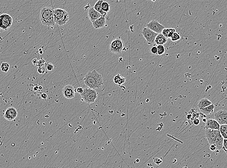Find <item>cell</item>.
I'll use <instances>...</instances> for the list:
<instances>
[{"instance_id":"cell-1","label":"cell","mask_w":227,"mask_h":168,"mask_svg":"<svg viewBox=\"0 0 227 168\" xmlns=\"http://www.w3.org/2000/svg\"><path fill=\"white\" fill-rule=\"evenodd\" d=\"M85 84L93 89L100 88L103 84L102 75L95 70L89 72L83 79Z\"/></svg>"},{"instance_id":"cell-2","label":"cell","mask_w":227,"mask_h":168,"mask_svg":"<svg viewBox=\"0 0 227 168\" xmlns=\"http://www.w3.org/2000/svg\"><path fill=\"white\" fill-rule=\"evenodd\" d=\"M39 18L43 25L52 28L55 26L54 21L53 9L50 7H45L41 9Z\"/></svg>"},{"instance_id":"cell-3","label":"cell","mask_w":227,"mask_h":168,"mask_svg":"<svg viewBox=\"0 0 227 168\" xmlns=\"http://www.w3.org/2000/svg\"><path fill=\"white\" fill-rule=\"evenodd\" d=\"M54 21L58 25L62 26L69 21V13L64 9L55 8L53 10Z\"/></svg>"},{"instance_id":"cell-4","label":"cell","mask_w":227,"mask_h":168,"mask_svg":"<svg viewBox=\"0 0 227 168\" xmlns=\"http://www.w3.org/2000/svg\"><path fill=\"white\" fill-rule=\"evenodd\" d=\"M97 93L92 88H85L80 94L82 99L88 104L94 103L97 98Z\"/></svg>"},{"instance_id":"cell-5","label":"cell","mask_w":227,"mask_h":168,"mask_svg":"<svg viewBox=\"0 0 227 168\" xmlns=\"http://www.w3.org/2000/svg\"><path fill=\"white\" fill-rule=\"evenodd\" d=\"M13 19L8 14L0 15V29L7 30L12 26Z\"/></svg>"},{"instance_id":"cell-6","label":"cell","mask_w":227,"mask_h":168,"mask_svg":"<svg viewBox=\"0 0 227 168\" xmlns=\"http://www.w3.org/2000/svg\"><path fill=\"white\" fill-rule=\"evenodd\" d=\"M141 34H143L144 38L145 39L147 43L149 45H152L154 43V39L157 35V33H155L152 30L146 27H144L141 31Z\"/></svg>"},{"instance_id":"cell-7","label":"cell","mask_w":227,"mask_h":168,"mask_svg":"<svg viewBox=\"0 0 227 168\" xmlns=\"http://www.w3.org/2000/svg\"><path fill=\"white\" fill-rule=\"evenodd\" d=\"M220 134V133L219 130L206 129L205 136L210 145L215 144L216 139Z\"/></svg>"},{"instance_id":"cell-8","label":"cell","mask_w":227,"mask_h":168,"mask_svg":"<svg viewBox=\"0 0 227 168\" xmlns=\"http://www.w3.org/2000/svg\"><path fill=\"white\" fill-rule=\"evenodd\" d=\"M146 27L155 33H157V34L162 33V30L165 28V27L163 25L160 24L158 21L154 19L152 20L148 23H147Z\"/></svg>"},{"instance_id":"cell-9","label":"cell","mask_w":227,"mask_h":168,"mask_svg":"<svg viewBox=\"0 0 227 168\" xmlns=\"http://www.w3.org/2000/svg\"><path fill=\"white\" fill-rule=\"evenodd\" d=\"M215 119L220 125L227 124V110H220L215 115Z\"/></svg>"},{"instance_id":"cell-10","label":"cell","mask_w":227,"mask_h":168,"mask_svg":"<svg viewBox=\"0 0 227 168\" xmlns=\"http://www.w3.org/2000/svg\"><path fill=\"white\" fill-rule=\"evenodd\" d=\"M62 94L67 99H72L75 97L74 87L71 85H67L62 88Z\"/></svg>"},{"instance_id":"cell-11","label":"cell","mask_w":227,"mask_h":168,"mask_svg":"<svg viewBox=\"0 0 227 168\" xmlns=\"http://www.w3.org/2000/svg\"><path fill=\"white\" fill-rule=\"evenodd\" d=\"M18 116V111L16 109L13 107H10L7 109L4 114L5 119L9 121L14 120Z\"/></svg>"},{"instance_id":"cell-12","label":"cell","mask_w":227,"mask_h":168,"mask_svg":"<svg viewBox=\"0 0 227 168\" xmlns=\"http://www.w3.org/2000/svg\"><path fill=\"white\" fill-rule=\"evenodd\" d=\"M88 16L89 17L90 21L92 23L94 21L98 19V18H100L102 16L99 12L95 10L94 8H90L88 10Z\"/></svg>"},{"instance_id":"cell-13","label":"cell","mask_w":227,"mask_h":168,"mask_svg":"<svg viewBox=\"0 0 227 168\" xmlns=\"http://www.w3.org/2000/svg\"><path fill=\"white\" fill-rule=\"evenodd\" d=\"M93 26L95 29L102 28L105 26L106 19L105 16H102L92 22Z\"/></svg>"},{"instance_id":"cell-14","label":"cell","mask_w":227,"mask_h":168,"mask_svg":"<svg viewBox=\"0 0 227 168\" xmlns=\"http://www.w3.org/2000/svg\"><path fill=\"white\" fill-rule=\"evenodd\" d=\"M220 125L215 119H209L207 120L205 124V129L219 130Z\"/></svg>"},{"instance_id":"cell-15","label":"cell","mask_w":227,"mask_h":168,"mask_svg":"<svg viewBox=\"0 0 227 168\" xmlns=\"http://www.w3.org/2000/svg\"><path fill=\"white\" fill-rule=\"evenodd\" d=\"M167 40L168 38L165 37L161 33L158 34L154 39V43L156 44L157 45H164L167 42Z\"/></svg>"},{"instance_id":"cell-16","label":"cell","mask_w":227,"mask_h":168,"mask_svg":"<svg viewBox=\"0 0 227 168\" xmlns=\"http://www.w3.org/2000/svg\"><path fill=\"white\" fill-rule=\"evenodd\" d=\"M215 108V106L213 104H211L209 106H207L206 107L203 108L202 109H200V110L202 112V113L205 115H211L213 113L214 109Z\"/></svg>"},{"instance_id":"cell-17","label":"cell","mask_w":227,"mask_h":168,"mask_svg":"<svg viewBox=\"0 0 227 168\" xmlns=\"http://www.w3.org/2000/svg\"><path fill=\"white\" fill-rule=\"evenodd\" d=\"M212 103V102L210 101L209 100L207 99V98H202L200 100H199L198 103V107L200 110L202 109L203 108L206 107L207 106H209L210 105H211Z\"/></svg>"},{"instance_id":"cell-18","label":"cell","mask_w":227,"mask_h":168,"mask_svg":"<svg viewBox=\"0 0 227 168\" xmlns=\"http://www.w3.org/2000/svg\"><path fill=\"white\" fill-rule=\"evenodd\" d=\"M110 52L112 53L116 54H120L121 53V52L120 51L116 44V40L115 39L112 40L110 44Z\"/></svg>"},{"instance_id":"cell-19","label":"cell","mask_w":227,"mask_h":168,"mask_svg":"<svg viewBox=\"0 0 227 168\" xmlns=\"http://www.w3.org/2000/svg\"><path fill=\"white\" fill-rule=\"evenodd\" d=\"M104 1L103 0H98L97 1V3H95V5H94V9H95V10L99 12L101 14L102 16H107V13L105 12H103L102 10H101V4L102 3V2Z\"/></svg>"},{"instance_id":"cell-20","label":"cell","mask_w":227,"mask_h":168,"mask_svg":"<svg viewBox=\"0 0 227 168\" xmlns=\"http://www.w3.org/2000/svg\"><path fill=\"white\" fill-rule=\"evenodd\" d=\"M176 32L174 28H164L162 30V34L165 37L167 38H171L172 34Z\"/></svg>"},{"instance_id":"cell-21","label":"cell","mask_w":227,"mask_h":168,"mask_svg":"<svg viewBox=\"0 0 227 168\" xmlns=\"http://www.w3.org/2000/svg\"><path fill=\"white\" fill-rule=\"evenodd\" d=\"M113 80L115 84L121 85L125 83L126 82V78L122 77L121 75L118 74L115 76V77H113Z\"/></svg>"},{"instance_id":"cell-22","label":"cell","mask_w":227,"mask_h":168,"mask_svg":"<svg viewBox=\"0 0 227 168\" xmlns=\"http://www.w3.org/2000/svg\"><path fill=\"white\" fill-rule=\"evenodd\" d=\"M223 139L224 138H223L221 134H220L218 136V137H217V138L216 139L215 144L216 147H217V150L220 151L222 149Z\"/></svg>"},{"instance_id":"cell-23","label":"cell","mask_w":227,"mask_h":168,"mask_svg":"<svg viewBox=\"0 0 227 168\" xmlns=\"http://www.w3.org/2000/svg\"><path fill=\"white\" fill-rule=\"evenodd\" d=\"M220 133L224 139L227 138V124L220 125L219 128Z\"/></svg>"},{"instance_id":"cell-24","label":"cell","mask_w":227,"mask_h":168,"mask_svg":"<svg viewBox=\"0 0 227 168\" xmlns=\"http://www.w3.org/2000/svg\"><path fill=\"white\" fill-rule=\"evenodd\" d=\"M101 10L106 13H108L110 10V5L108 2L103 1L101 4Z\"/></svg>"},{"instance_id":"cell-25","label":"cell","mask_w":227,"mask_h":168,"mask_svg":"<svg viewBox=\"0 0 227 168\" xmlns=\"http://www.w3.org/2000/svg\"><path fill=\"white\" fill-rule=\"evenodd\" d=\"M116 40V44L119 51L122 53V51H123V49L125 48V45L123 43V40L121 39L120 37H118L115 39Z\"/></svg>"},{"instance_id":"cell-26","label":"cell","mask_w":227,"mask_h":168,"mask_svg":"<svg viewBox=\"0 0 227 168\" xmlns=\"http://www.w3.org/2000/svg\"><path fill=\"white\" fill-rule=\"evenodd\" d=\"M1 69L4 72H8L10 69V64L8 62H2L1 65Z\"/></svg>"},{"instance_id":"cell-27","label":"cell","mask_w":227,"mask_h":168,"mask_svg":"<svg viewBox=\"0 0 227 168\" xmlns=\"http://www.w3.org/2000/svg\"><path fill=\"white\" fill-rule=\"evenodd\" d=\"M156 47L157 49V55H162L165 53V49L163 45H158Z\"/></svg>"},{"instance_id":"cell-28","label":"cell","mask_w":227,"mask_h":168,"mask_svg":"<svg viewBox=\"0 0 227 168\" xmlns=\"http://www.w3.org/2000/svg\"><path fill=\"white\" fill-rule=\"evenodd\" d=\"M171 40L172 42H176L178 40H179L181 39V36H180L179 34L178 33H176V32L172 34V36L171 37Z\"/></svg>"},{"instance_id":"cell-29","label":"cell","mask_w":227,"mask_h":168,"mask_svg":"<svg viewBox=\"0 0 227 168\" xmlns=\"http://www.w3.org/2000/svg\"><path fill=\"white\" fill-rule=\"evenodd\" d=\"M45 66H46V67L47 69L48 70V71H51V70H53L54 69V65L53 64H51V63H49V62H48V63H45Z\"/></svg>"},{"instance_id":"cell-30","label":"cell","mask_w":227,"mask_h":168,"mask_svg":"<svg viewBox=\"0 0 227 168\" xmlns=\"http://www.w3.org/2000/svg\"><path fill=\"white\" fill-rule=\"evenodd\" d=\"M222 149L224 150L225 153H227V139H223V145Z\"/></svg>"},{"instance_id":"cell-31","label":"cell","mask_w":227,"mask_h":168,"mask_svg":"<svg viewBox=\"0 0 227 168\" xmlns=\"http://www.w3.org/2000/svg\"><path fill=\"white\" fill-rule=\"evenodd\" d=\"M37 71L40 74H44L45 73L46 70H45V69L44 67H43V66H42V67H39L38 69H37Z\"/></svg>"},{"instance_id":"cell-32","label":"cell","mask_w":227,"mask_h":168,"mask_svg":"<svg viewBox=\"0 0 227 168\" xmlns=\"http://www.w3.org/2000/svg\"><path fill=\"white\" fill-rule=\"evenodd\" d=\"M151 52L154 54H157V47L156 46H153L151 48Z\"/></svg>"},{"instance_id":"cell-33","label":"cell","mask_w":227,"mask_h":168,"mask_svg":"<svg viewBox=\"0 0 227 168\" xmlns=\"http://www.w3.org/2000/svg\"><path fill=\"white\" fill-rule=\"evenodd\" d=\"M154 161V163L156 164V165H159L162 162V159H161L159 158H155Z\"/></svg>"},{"instance_id":"cell-34","label":"cell","mask_w":227,"mask_h":168,"mask_svg":"<svg viewBox=\"0 0 227 168\" xmlns=\"http://www.w3.org/2000/svg\"><path fill=\"white\" fill-rule=\"evenodd\" d=\"M45 61L42 58L38 62V64H37V67H42L45 64Z\"/></svg>"},{"instance_id":"cell-35","label":"cell","mask_w":227,"mask_h":168,"mask_svg":"<svg viewBox=\"0 0 227 168\" xmlns=\"http://www.w3.org/2000/svg\"><path fill=\"white\" fill-rule=\"evenodd\" d=\"M210 150L212 151H215L217 150V147L215 144H211L210 146Z\"/></svg>"},{"instance_id":"cell-36","label":"cell","mask_w":227,"mask_h":168,"mask_svg":"<svg viewBox=\"0 0 227 168\" xmlns=\"http://www.w3.org/2000/svg\"><path fill=\"white\" fill-rule=\"evenodd\" d=\"M83 89L82 88V87H79L77 88V89L76 90V92L80 94H82V93L83 92Z\"/></svg>"},{"instance_id":"cell-37","label":"cell","mask_w":227,"mask_h":168,"mask_svg":"<svg viewBox=\"0 0 227 168\" xmlns=\"http://www.w3.org/2000/svg\"><path fill=\"white\" fill-rule=\"evenodd\" d=\"M200 123V120H199V119H198V118L194 119V120L193 121V123H194L195 125H199Z\"/></svg>"},{"instance_id":"cell-38","label":"cell","mask_w":227,"mask_h":168,"mask_svg":"<svg viewBox=\"0 0 227 168\" xmlns=\"http://www.w3.org/2000/svg\"><path fill=\"white\" fill-rule=\"evenodd\" d=\"M41 97L43 99L46 100L47 99V98L48 97V95L46 93H42L41 94Z\"/></svg>"},{"instance_id":"cell-39","label":"cell","mask_w":227,"mask_h":168,"mask_svg":"<svg viewBox=\"0 0 227 168\" xmlns=\"http://www.w3.org/2000/svg\"><path fill=\"white\" fill-rule=\"evenodd\" d=\"M38 61L37 60V59H36V58H34V59L33 60V61H32V64H33L34 66H37V64H38Z\"/></svg>"},{"instance_id":"cell-40","label":"cell","mask_w":227,"mask_h":168,"mask_svg":"<svg viewBox=\"0 0 227 168\" xmlns=\"http://www.w3.org/2000/svg\"><path fill=\"white\" fill-rule=\"evenodd\" d=\"M34 91H36V92L38 91V86H34Z\"/></svg>"},{"instance_id":"cell-41","label":"cell","mask_w":227,"mask_h":168,"mask_svg":"<svg viewBox=\"0 0 227 168\" xmlns=\"http://www.w3.org/2000/svg\"><path fill=\"white\" fill-rule=\"evenodd\" d=\"M206 121L207 119H206V118H204V119H203V118L202 119V121H203V122H205V123H206Z\"/></svg>"},{"instance_id":"cell-42","label":"cell","mask_w":227,"mask_h":168,"mask_svg":"<svg viewBox=\"0 0 227 168\" xmlns=\"http://www.w3.org/2000/svg\"><path fill=\"white\" fill-rule=\"evenodd\" d=\"M38 88L39 90H40L43 89V87H42V86H38Z\"/></svg>"},{"instance_id":"cell-43","label":"cell","mask_w":227,"mask_h":168,"mask_svg":"<svg viewBox=\"0 0 227 168\" xmlns=\"http://www.w3.org/2000/svg\"><path fill=\"white\" fill-rule=\"evenodd\" d=\"M151 1H152V2H155V1H156V0H151Z\"/></svg>"}]
</instances>
